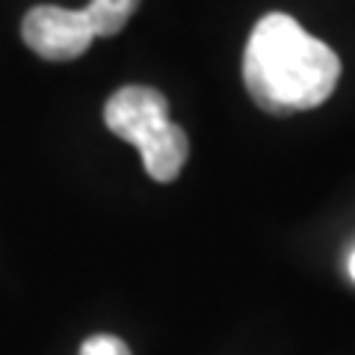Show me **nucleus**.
<instances>
[{
  "label": "nucleus",
  "mask_w": 355,
  "mask_h": 355,
  "mask_svg": "<svg viewBox=\"0 0 355 355\" xmlns=\"http://www.w3.org/2000/svg\"><path fill=\"white\" fill-rule=\"evenodd\" d=\"M21 36L24 44L51 62H69L89 51L95 33L89 27V18L83 9H65V6H33L21 21Z\"/></svg>",
  "instance_id": "obj_3"
},
{
  "label": "nucleus",
  "mask_w": 355,
  "mask_h": 355,
  "mask_svg": "<svg viewBox=\"0 0 355 355\" xmlns=\"http://www.w3.org/2000/svg\"><path fill=\"white\" fill-rule=\"evenodd\" d=\"M80 355H130V347L116 335H92L83 340Z\"/></svg>",
  "instance_id": "obj_5"
},
{
  "label": "nucleus",
  "mask_w": 355,
  "mask_h": 355,
  "mask_svg": "<svg viewBox=\"0 0 355 355\" xmlns=\"http://www.w3.org/2000/svg\"><path fill=\"white\" fill-rule=\"evenodd\" d=\"M243 80L252 101L272 116L314 110L335 92L340 60L326 42L314 39L284 12H270L254 24Z\"/></svg>",
  "instance_id": "obj_1"
},
{
  "label": "nucleus",
  "mask_w": 355,
  "mask_h": 355,
  "mask_svg": "<svg viewBox=\"0 0 355 355\" xmlns=\"http://www.w3.org/2000/svg\"><path fill=\"white\" fill-rule=\"evenodd\" d=\"M139 3L142 0H89L83 6V12L89 18V27H92L95 39H104V36H116V33L125 30V24L137 12Z\"/></svg>",
  "instance_id": "obj_4"
},
{
  "label": "nucleus",
  "mask_w": 355,
  "mask_h": 355,
  "mask_svg": "<svg viewBox=\"0 0 355 355\" xmlns=\"http://www.w3.org/2000/svg\"><path fill=\"white\" fill-rule=\"evenodd\" d=\"M104 121L113 137L139 151L146 172L160 184L181 175L190 157V139L181 125L169 119V101L151 86H121L110 95Z\"/></svg>",
  "instance_id": "obj_2"
},
{
  "label": "nucleus",
  "mask_w": 355,
  "mask_h": 355,
  "mask_svg": "<svg viewBox=\"0 0 355 355\" xmlns=\"http://www.w3.org/2000/svg\"><path fill=\"white\" fill-rule=\"evenodd\" d=\"M349 275L355 279V252H352V258H349Z\"/></svg>",
  "instance_id": "obj_6"
}]
</instances>
